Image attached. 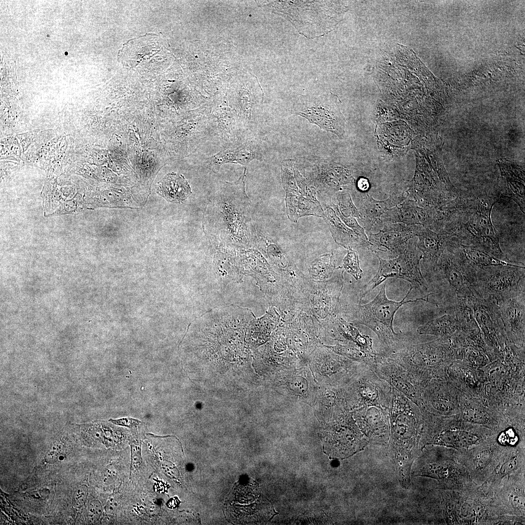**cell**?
<instances>
[{"mask_svg": "<svg viewBox=\"0 0 525 525\" xmlns=\"http://www.w3.org/2000/svg\"><path fill=\"white\" fill-rule=\"evenodd\" d=\"M498 197L455 198L458 211L441 233L460 245L483 251L502 261H510L503 251L499 235L491 220Z\"/></svg>", "mask_w": 525, "mask_h": 525, "instance_id": "cell-1", "label": "cell"}, {"mask_svg": "<svg viewBox=\"0 0 525 525\" xmlns=\"http://www.w3.org/2000/svg\"><path fill=\"white\" fill-rule=\"evenodd\" d=\"M389 440L399 480L406 488L418 439L419 414L414 402L393 387Z\"/></svg>", "mask_w": 525, "mask_h": 525, "instance_id": "cell-2", "label": "cell"}, {"mask_svg": "<svg viewBox=\"0 0 525 525\" xmlns=\"http://www.w3.org/2000/svg\"><path fill=\"white\" fill-rule=\"evenodd\" d=\"M275 7L299 34L313 38L331 32L347 11L342 1H275Z\"/></svg>", "mask_w": 525, "mask_h": 525, "instance_id": "cell-3", "label": "cell"}, {"mask_svg": "<svg viewBox=\"0 0 525 525\" xmlns=\"http://www.w3.org/2000/svg\"><path fill=\"white\" fill-rule=\"evenodd\" d=\"M406 296L400 301L389 300L385 293L384 283L376 297L369 302L358 305L355 320L371 329L377 336L381 345L387 352L401 348L409 343L401 332H396L393 327L394 315L403 304L422 300L428 301V296L405 300L413 289L412 286Z\"/></svg>", "mask_w": 525, "mask_h": 525, "instance_id": "cell-4", "label": "cell"}, {"mask_svg": "<svg viewBox=\"0 0 525 525\" xmlns=\"http://www.w3.org/2000/svg\"><path fill=\"white\" fill-rule=\"evenodd\" d=\"M417 244V241L414 237L410 239L405 250L391 260H384L376 255L379 261L377 272L362 289L361 300L376 286L391 277L407 280L413 288H416L421 292L427 291L428 284L420 267L422 254L418 249Z\"/></svg>", "mask_w": 525, "mask_h": 525, "instance_id": "cell-5", "label": "cell"}, {"mask_svg": "<svg viewBox=\"0 0 525 525\" xmlns=\"http://www.w3.org/2000/svg\"><path fill=\"white\" fill-rule=\"evenodd\" d=\"M348 411L375 406L389 412L393 387L365 364L353 379L342 387Z\"/></svg>", "mask_w": 525, "mask_h": 525, "instance_id": "cell-6", "label": "cell"}, {"mask_svg": "<svg viewBox=\"0 0 525 525\" xmlns=\"http://www.w3.org/2000/svg\"><path fill=\"white\" fill-rule=\"evenodd\" d=\"M476 271L478 298L491 297L499 305L507 299L525 293V266H490Z\"/></svg>", "mask_w": 525, "mask_h": 525, "instance_id": "cell-7", "label": "cell"}, {"mask_svg": "<svg viewBox=\"0 0 525 525\" xmlns=\"http://www.w3.org/2000/svg\"><path fill=\"white\" fill-rule=\"evenodd\" d=\"M341 103L339 98L332 92L319 96L300 95L292 105L291 113L341 138L345 134L346 120L340 110Z\"/></svg>", "mask_w": 525, "mask_h": 525, "instance_id": "cell-8", "label": "cell"}, {"mask_svg": "<svg viewBox=\"0 0 525 525\" xmlns=\"http://www.w3.org/2000/svg\"><path fill=\"white\" fill-rule=\"evenodd\" d=\"M433 272L445 280L455 299L470 301L476 297V269L464 257L459 245H447Z\"/></svg>", "mask_w": 525, "mask_h": 525, "instance_id": "cell-9", "label": "cell"}, {"mask_svg": "<svg viewBox=\"0 0 525 525\" xmlns=\"http://www.w3.org/2000/svg\"><path fill=\"white\" fill-rule=\"evenodd\" d=\"M264 159L265 151L260 139L257 135H251L221 149L206 158L205 162L212 170L217 171L225 164L236 163L246 167L253 160Z\"/></svg>", "mask_w": 525, "mask_h": 525, "instance_id": "cell-10", "label": "cell"}, {"mask_svg": "<svg viewBox=\"0 0 525 525\" xmlns=\"http://www.w3.org/2000/svg\"><path fill=\"white\" fill-rule=\"evenodd\" d=\"M329 438L335 449V455L337 457L350 455L363 449L369 441L360 430L350 412L332 420Z\"/></svg>", "mask_w": 525, "mask_h": 525, "instance_id": "cell-11", "label": "cell"}, {"mask_svg": "<svg viewBox=\"0 0 525 525\" xmlns=\"http://www.w3.org/2000/svg\"><path fill=\"white\" fill-rule=\"evenodd\" d=\"M423 227L419 225H408L403 223L385 224L379 232L369 233L368 240L371 244L369 250L377 253L381 247L385 252L397 257L406 249L408 241L420 232Z\"/></svg>", "mask_w": 525, "mask_h": 525, "instance_id": "cell-12", "label": "cell"}, {"mask_svg": "<svg viewBox=\"0 0 525 525\" xmlns=\"http://www.w3.org/2000/svg\"><path fill=\"white\" fill-rule=\"evenodd\" d=\"M355 422L369 441L385 443L389 438V412L377 406L364 407L351 412Z\"/></svg>", "mask_w": 525, "mask_h": 525, "instance_id": "cell-13", "label": "cell"}, {"mask_svg": "<svg viewBox=\"0 0 525 525\" xmlns=\"http://www.w3.org/2000/svg\"><path fill=\"white\" fill-rule=\"evenodd\" d=\"M368 366L392 387L414 403L419 404L417 388L407 371L402 365L382 355L374 363Z\"/></svg>", "mask_w": 525, "mask_h": 525, "instance_id": "cell-14", "label": "cell"}, {"mask_svg": "<svg viewBox=\"0 0 525 525\" xmlns=\"http://www.w3.org/2000/svg\"><path fill=\"white\" fill-rule=\"evenodd\" d=\"M433 209L420 207L415 201L407 198L387 210L380 220L386 224L419 225L429 228L433 222Z\"/></svg>", "mask_w": 525, "mask_h": 525, "instance_id": "cell-15", "label": "cell"}, {"mask_svg": "<svg viewBox=\"0 0 525 525\" xmlns=\"http://www.w3.org/2000/svg\"><path fill=\"white\" fill-rule=\"evenodd\" d=\"M470 302L476 322L486 335L494 336L503 333L504 328L500 307L493 298L475 297Z\"/></svg>", "mask_w": 525, "mask_h": 525, "instance_id": "cell-16", "label": "cell"}, {"mask_svg": "<svg viewBox=\"0 0 525 525\" xmlns=\"http://www.w3.org/2000/svg\"><path fill=\"white\" fill-rule=\"evenodd\" d=\"M525 294L507 299L499 304L504 330L512 339L524 338Z\"/></svg>", "mask_w": 525, "mask_h": 525, "instance_id": "cell-17", "label": "cell"}, {"mask_svg": "<svg viewBox=\"0 0 525 525\" xmlns=\"http://www.w3.org/2000/svg\"><path fill=\"white\" fill-rule=\"evenodd\" d=\"M403 194H398L390 192L386 199L379 200L371 196H366L359 204L358 211L360 214V220L363 225L366 232H369L374 224L380 219L382 215L391 208L401 203L407 198Z\"/></svg>", "mask_w": 525, "mask_h": 525, "instance_id": "cell-18", "label": "cell"}, {"mask_svg": "<svg viewBox=\"0 0 525 525\" xmlns=\"http://www.w3.org/2000/svg\"><path fill=\"white\" fill-rule=\"evenodd\" d=\"M417 247L422 254V263L428 272H433L447 247V236L423 227L417 235Z\"/></svg>", "mask_w": 525, "mask_h": 525, "instance_id": "cell-19", "label": "cell"}, {"mask_svg": "<svg viewBox=\"0 0 525 525\" xmlns=\"http://www.w3.org/2000/svg\"><path fill=\"white\" fill-rule=\"evenodd\" d=\"M159 51V37L147 35L130 40L124 44L119 56L127 66L135 67L144 59H147Z\"/></svg>", "mask_w": 525, "mask_h": 525, "instance_id": "cell-20", "label": "cell"}, {"mask_svg": "<svg viewBox=\"0 0 525 525\" xmlns=\"http://www.w3.org/2000/svg\"><path fill=\"white\" fill-rule=\"evenodd\" d=\"M324 212L323 219L329 225L331 234L336 243L347 249L365 247L359 236L342 221L331 207H327Z\"/></svg>", "mask_w": 525, "mask_h": 525, "instance_id": "cell-21", "label": "cell"}, {"mask_svg": "<svg viewBox=\"0 0 525 525\" xmlns=\"http://www.w3.org/2000/svg\"><path fill=\"white\" fill-rule=\"evenodd\" d=\"M158 192L167 201L179 203L186 200L192 191L183 175L172 173L166 175L159 182Z\"/></svg>", "mask_w": 525, "mask_h": 525, "instance_id": "cell-22", "label": "cell"}, {"mask_svg": "<svg viewBox=\"0 0 525 525\" xmlns=\"http://www.w3.org/2000/svg\"><path fill=\"white\" fill-rule=\"evenodd\" d=\"M502 175L506 180L508 187L505 196L511 198L525 213V174L519 167L509 164L500 165Z\"/></svg>", "mask_w": 525, "mask_h": 525, "instance_id": "cell-23", "label": "cell"}, {"mask_svg": "<svg viewBox=\"0 0 525 525\" xmlns=\"http://www.w3.org/2000/svg\"><path fill=\"white\" fill-rule=\"evenodd\" d=\"M459 245L464 257L475 269L497 265L525 266L520 262L502 261L477 248L460 244Z\"/></svg>", "mask_w": 525, "mask_h": 525, "instance_id": "cell-24", "label": "cell"}, {"mask_svg": "<svg viewBox=\"0 0 525 525\" xmlns=\"http://www.w3.org/2000/svg\"><path fill=\"white\" fill-rule=\"evenodd\" d=\"M458 330V325L455 316L452 314H447L420 326L417 329V332L420 334L442 336L454 333Z\"/></svg>", "mask_w": 525, "mask_h": 525, "instance_id": "cell-25", "label": "cell"}, {"mask_svg": "<svg viewBox=\"0 0 525 525\" xmlns=\"http://www.w3.org/2000/svg\"><path fill=\"white\" fill-rule=\"evenodd\" d=\"M331 207L334 210L336 215L339 217L342 221L359 236L365 244V247L369 250L371 244L368 241V237L367 236L364 228L359 225L356 218L351 217H346L344 216L340 212L338 205L333 203H331Z\"/></svg>", "mask_w": 525, "mask_h": 525, "instance_id": "cell-26", "label": "cell"}, {"mask_svg": "<svg viewBox=\"0 0 525 525\" xmlns=\"http://www.w3.org/2000/svg\"><path fill=\"white\" fill-rule=\"evenodd\" d=\"M347 250V254L343 260L344 267L348 273L359 280L362 278L363 270L360 266L358 253L355 249Z\"/></svg>", "mask_w": 525, "mask_h": 525, "instance_id": "cell-27", "label": "cell"}, {"mask_svg": "<svg viewBox=\"0 0 525 525\" xmlns=\"http://www.w3.org/2000/svg\"><path fill=\"white\" fill-rule=\"evenodd\" d=\"M337 199L339 210L344 216L360 219V214L354 206L349 193L341 192L337 195Z\"/></svg>", "mask_w": 525, "mask_h": 525, "instance_id": "cell-28", "label": "cell"}, {"mask_svg": "<svg viewBox=\"0 0 525 525\" xmlns=\"http://www.w3.org/2000/svg\"><path fill=\"white\" fill-rule=\"evenodd\" d=\"M439 439L446 444L460 447L473 444L476 441L473 436L455 433L442 435L439 437Z\"/></svg>", "mask_w": 525, "mask_h": 525, "instance_id": "cell-29", "label": "cell"}, {"mask_svg": "<svg viewBox=\"0 0 525 525\" xmlns=\"http://www.w3.org/2000/svg\"><path fill=\"white\" fill-rule=\"evenodd\" d=\"M484 511V507L480 503L472 500L466 501L461 508L462 516L465 518L472 520L480 517Z\"/></svg>", "mask_w": 525, "mask_h": 525, "instance_id": "cell-30", "label": "cell"}, {"mask_svg": "<svg viewBox=\"0 0 525 525\" xmlns=\"http://www.w3.org/2000/svg\"><path fill=\"white\" fill-rule=\"evenodd\" d=\"M293 171L300 194L315 202H319L316 198L315 190L307 184L297 169H293Z\"/></svg>", "mask_w": 525, "mask_h": 525, "instance_id": "cell-31", "label": "cell"}, {"mask_svg": "<svg viewBox=\"0 0 525 525\" xmlns=\"http://www.w3.org/2000/svg\"><path fill=\"white\" fill-rule=\"evenodd\" d=\"M88 495V487L86 485H80L74 492L72 504L77 508L82 507L85 503Z\"/></svg>", "mask_w": 525, "mask_h": 525, "instance_id": "cell-32", "label": "cell"}, {"mask_svg": "<svg viewBox=\"0 0 525 525\" xmlns=\"http://www.w3.org/2000/svg\"><path fill=\"white\" fill-rule=\"evenodd\" d=\"M102 512V506L98 500L91 501L88 508V519L92 522L97 520L100 516Z\"/></svg>", "mask_w": 525, "mask_h": 525, "instance_id": "cell-33", "label": "cell"}, {"mask_svg": "<svg viewBox=\"0 0 525 525\" xmlns=\"http://www.w3.org/2000/svg\"><path fill=\"white\" fill-rule=\"evenodd\" d=\"M518 465V461L516 457L514 456L508 459L502 466L500 472L502 474H508L514 471Z\"/></svg>", "mask_w": 525, "mask_h": 525, "instance_id": "cell-34", "label": "cell"}, {"mask_svg": "<svg viewBox=\"0 0 525 525\" xmlns=\"http://www.w3.org/2000/svg\"><path fill=\"white\" fill-rule=\"evenodd\" d=\"M490 455L488 451H483L478 454L474 460L475 466L477 468H482L486 466L490 460Z\"/></svg>", "mask_w": 525, "mask_h": 525, "instance_id": "cell-35", "label": "cell"}, {"mask_svg": "<svg viewBox=\"0 0 525 525\" xmlns=\"http://www.w3.org/2000/svg\"><path fill=\"white\" fill-rule=\"evenodd\" d=\"M131 465L134 468L140 467L141 463L140 448L136 445H131Z\"/></svg>", "mask_w": 525, "mask_h": 525, "instance_id": "cell-36", "label": "cell"}, {"mask_svg": "<svg viewBox=\"0 0 525 525\" xmlns=\"http://www.w3.org/2000/svg\"><path fill=\"white\" fill-rule=\"evenodd\" d=\"M58 450L59 448L56 446L52 447L45 455V461L50 464L55 463L59 457Z\"/></svg>", "mask_w": 525, "mask_h": 525, "instance_id": "cell-37", "label": "cell"}, {"mask_svg": "<svg viewBox=\"0 0 525 525\" xmlns=\"http://www.w3.org/2000/svg\"><path fill=\"white\" fill-rule=\"evenodd\" d=\"M510 501L512 505L515 508H524V499L518 494H512L510 496Z\"/></svg>", "mask_w": 525, "mask_h": 525, "instance_id": "cell-38", "label": "cell"}, {"mask_svg": "<svg viewBox=\"0 0 525 525\" xmlns=\"http://www.w3.org/2000/svg\"><path fill=\"white\" fill-rule=\"evenodd\" d=\"M357 187L361 192H367L370 187L369 181L365 177H361L357 180Z\"/></svg>", "mask_w": 525, "mask_h": 525, "instance_id": "cell-39", "label": "cell"}, {"mask_svg": "<svg viewBox=\"0 0 525 525\" xmlns=\"http://www.w3.org/2000/svg\"><path fill=\"white\" fill-rule=\"evenodd\" d=\"M112 421L118 425H124L127 427H131L132 425L137 424L138 421L132 419H121L119 420H112Z\"/></svg>", "mask_w": 525, "mask_h": 525, "instance_id": "cell-40", "label": "cell"}]
</instances>
